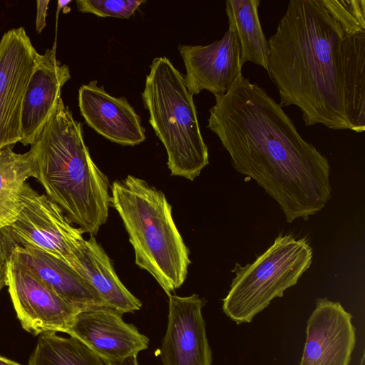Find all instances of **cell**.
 <instances>
[{
	"label": "cell",
	"instance_id": "1",
	"mask_svg": "<svg viewBox=\"0 0 365 365\" xmlns=\"http://www.w3.org/2000/svg\"><path fill=\"white\" fill-rule=\"evenodd\" d=\"M215 97L207 127L234 168L255 180L289 223L322 210L331 197L329 161L302 138L279 103L242 75Z\"/></svg>",
	"mask_w": 365,
	"mask_h": 365
},
{
	"label": "cell",
	"instance_id": "2",
	"mask_svg": "<svg viewBox=\"0 0 365 365\" xmlns=\"http://www.w3.org/2000/svg\"><path fill=\"white\" fill-rule=\"evenodd\" d=\"M344 36L322 0H290L267 40V72L278 90L279 105L299 108L306 126L350 130Z\"/></svg>",
	"mask_w": 365,
	"mask_h": 365
},
{
	"label": "cell",
	"instance_id": "3",
	"mask_svg": "<svg viewBox=\"0 0 365 365\" xmlns=\"http://www.w3.org/2000/svg\"><path fill=\"white\" fill-rule=\"evenodd\" d=\"M30 150L35 178L47 196L71 223L96 235L108 220L110 182L91 157L81 123L73 118L62 98Z\"/></svg>",
	"mask_w": 365,
	"mask_h": 365
},
{
	"label": "cell",
	"instance_id": "4",
	"mask_svg": "<svg viewBox=\"0 0 365 365\" xmlns=\"http://www.w3.org/2000/svg\"><path fill=\"white\" fill-rule=\"evenodd\" d=\"M110 188L111 205L128 234L135 264L171 294L185 282L191 263L171 205L162 191L133 175L115 180Z\"/></svg>",
	"mask_w": 365,
	"mask_h": 365
},
{
	"label": "cell",
	"instance_id": "5",
	"mask_svg": "<svg viewBox=\"0 0 365 365\" xmlns=\"http://www.w3.org/2000/svg\"><path fill=\"white\" fill-rule=\"evenodd\" d=\"M141 96L149 123L165 148L171 175L193 180L208 165L209 155L184 76L167 57H156Z\"/></svg>",
	"mask_w": 365,
	"mask_h": 365
},
{
	"label": "cell",
	"instance_id": "6",
	"mask_svg": "<svg viewBox=\"0 0 365 365\" xmlns=\"http://www.w3.org/2000/svg\"><path fill=\"white\" fill-rule=\"evenodd\" d=\"M313 251L306 238L280 234L251 264L236 263L230 289L222 300L223 312L236 324L250 323L255 315L297 284L310 267Z\"/></svg>",
	"mask_w": 365,
	"mask_h": 365
},
{
	"label": "cell",
	"instance_id": "7",
	"mask_svg": "<svg viewBox=\"0 0 365 365\" xmlns=\"http://www.w3.org/2000/svg\"><path fill=\"white\" fill-rule=\"evenodd\" d=\"M83 233L47 195L26 182L23 207L16 220L0 230V243L8 259L16 247L29 245L68 264Z\"/></svg>",
	"mask_w": 365,
	"mask_h": 365
},
{
	"label": "cell",
	"instance_id": "8",
	"mask_svg": "<svg viewBox=\"0 0 365 365\" xmlns=\"http://www.w3.org/2000/svg\"><path fill=\"white\" fill-rule=\"evenodd\" d=\"M37 54L24 27L0 40V148L21 141L23 100Z\"/></svg>",
	"mask_w": 365,
	"mask_h": 365
},
{
	"label": "cell",
	"instance_id": "9",
	"mask_svg": "<svg viewBox=\"0 0 365 365\" xmlns=\"http://www.w3.org/2000/svg\"><path fill=\"white\" fill-rule=\"evenodd\" d=\"M9 292L22 327L38 335L65 333L78 312L21 264L8 260Z\"/></svg>",
	"mask_w": 365,
	"mask_h": 365
},
{
	"label": "cell",
	"instance_id": "10",
	"mask_svg": "<svg viewBox=\"0 0 365 365\" xmlns=\"http://www.w3.org/2000/svg\"><path fill=\"white\" fill-rule=\"evenodd\" d=\"M110 307L78 312L66 334L87 346L106 365H115L137 356L148 347V338Z\"/></svg>",
	"mask_w": 365,
	"mask_h": 365
},
{
	"label": "cell",
	"instance_id": "11",
	"mask_svg": "<svg viewBox=\"0 0 365 365\" xmlns=\"http://www.w3.org/2000/svg\"><path fill=\"white\" fill-rule=\"evenodd\" d=\"M186 70L188 91L194 96L203 90L215 96L224 94L242 75L241 51L233 31L210 44L178 46Z\"/></svg>",
	"mask_w": 365,
	"mask_h": 365
},
{
	"label": "cell",
	"instance_id": "12",
	"mask_svg": "<svg viewBox=\"0 0 365 365\" xmlns=\"http://www.w3.org/2000/svg\"><path fill=\"white\" fill-rule=\"evenodd\" d=\"M351 319L339 302L318 299L307 320L299 365H349L356 344Z\"/></svg>",
	"mask_w": 365,
	"mask_h": 365
},
{
	"label": "cell",
	"instance_id": "13",
	"mask_svg": "<svg viewBox=\"0 0 365 365\" xmlns=\"http://www.w3.org/2000/svg\"><path fill=\"white\" fill-rule=\"evenodd\" d=\"M168 322L162 341L163 365H211L212 351L202 309L203 299L170 294Z\"/></svg>",
	"mask_w": 365,
	"mask_h": 365
},
{
	"label": "cell",
	"instance_id": "14",
	"mask_svg": "<svg viewBox=\"0 0 365 365\" xmlns=\"http://www.w3.org/2000/svg\"><path fill=\"white\" fill-rule=\"evenodd\" d=\"M71 78L69 67L56 56L55 47L38 53L24 94L21 116V141L31 145L53 115L61 88Z\"/></svg>",
	"mask_w": 365,
	"mask_h": 365
},
{
	"label": "cell",
	"instance_id": "15",
	"mask_svg": "<svg viewBox=\"0 0 365 365\" xmlns=\"http://www.w3.org/2000/svg\"><path fill=\"white\" fill-rule=\"evenodd\" d=\"M78 106L88 125L113 143L135 146L146 138L141 119L126 98L110 95L96 80L80 87Z\"/></svg>",
	"mask_w": 365,
	"mask_h": 365
},
{
	"label": "cell",
	"instance_id": "16",
	"mask_svg": "<svg viewBox=\"0 0 365 365\" xmlns=\"http://www.w3.org/2000/svg\"><path fill=\"white\" fill-rule=\"evenodd\" d=\"M9 259L21 264L77 312L108 307L96 290L63 259L29 245L16 247Z\"/></svg>",
	"mask_w": 365,
	"mask_h": 365
},
{
	"label": "cell",
	"instance_id": "17",
	"mask_svg": "<svg viewBox=\"0 0 365 365\" xmlns=\"http://www.w3.org/2000/svg\"><path fill=\"white\" fill-rule=\"evenodd\" d=\"M68 264L96 290L108 307L122 314L140 309L141 302L119 279L110 259L94 236L79 242Z\"/></svg>",
	"mask_w": 365,
	"mask_h": 365
},
{
	"label": "cell",
	"instance_id": "18",
	"mask_svg": "<svg viewBox=\"0 0 365 365\" xmlns=\"http://www.w3.org/2000/svg\"><path fill=\"white\" fill-rule=\"evenodd\" d=\"M344 30L346 113L350 130L362 133L365 130V29Z\"/></svg>",
	"mask_w": 365,
	"mask_h": 365
},
{
	"label": "cell",
	"instance_id": "19",
	"mask_svg": "<svg viewBox=\"0 0 365 365\" xmlns=\"http://www.w3.org/2000/svg\"><path fill=\"white\" fill-rule=\"evenodd\" d=\"M13 146L0 148V230L17 217L23 207L26 180L36 177L32 151L16 153Z\"/></svg>",
	"mask_w": 365,
	"mask_h": 365
},
{
	"label": "cell",
	"instance_id": "20",
	"mask_svg": "<svg viewBox=\"0 0 365 365\" xmlns=\"http://www.w3.org/2000/svg\"><path fill=\"white\" fill-rule=\"evenodd\" d=\"M259 0H227L225 11L228 29L240 47L242 65L251 62L267 71L269 45L259 19Z\"/></svg>",
	"mask_w": 365,
	"mask_h": 365
},
{
	"label": "cell",
	"instance_id": "21",
	"mask_svg": "<svg viewBox=\"0 0 365 365\" xmlns=\"http://www.w3.org/2000/svg\"><path fill=\"white\" fill-rule=\"evenodd\" d=\"M29 365H106L77 338L56 332L40 334Z\"/></svg>",
	"mask_w": 365,
	"mask_h": 365
},
{
	"label": "cell",
	"instance_id": "22",
	"mask_svg": "<svg viewBox=\"0 0 365 365\" xmlns=\"http://www.w3.org/2000/svg\"><path fill=\"white\" fill-rule=\"evenodd\" d=\"M144 2L142 0H77L76 7L82 13L98 16L129 19Z\"/></svg>",
	"mask_w": 365,
	"mask_h": 365
},
{
	"label": "cell",
	"instance_id": "23",
	"mask_svg": "<svg viewBox=\"0 0 365 365\" xmlns=\"http://www.w3.org/2000/svg\"><path fill=\"white\" fill-rule=\"evenodd\" d=\"M48 0L37 1H36V29L38 34L45 28L46 23V19L47 16V10L48 8Z\"/></svg>",
	"mask_w": 365,
	"mask_h": 365
},
{
	"label": "cell",
	"instance_id": "24",
	"mask_svg": "<svg viewBox=\"0 0 365 365\" xmlns=\"http://www.w3.org/2000/svg\"><path fill=\"white\" fill-rule=\"evenodd\" d=\"M8 260L4 255L0 243V290L7 286L8 282Z\"/></svg>",
	"mask_w": 365,
	"mask_h": 365
},
{
	"label": "cell",
	"instance_id": "25",
	"mask_svg": "<svg viewBox=\"0 0 365 365\" xmlns=\"http://www.w3.org/2000/svg\"><path fill=\"white\" fill-rule=\"evenodd\" d=\"M115 365H139V363L138 361L137 356H133Z\"/></svg>",
	"mask_w": 365,
	"mask_h": 365
},
{
	"label": "cell",
	"instance_id": "26",
	"mask_svg": "<svg viewBox=\"0 0 365 365\" xmlns=\"http://www.w3.org/2000/svg\"><path fill=\"white\" fill-rule=\"evenodd\" d=\"M0 365H21L14 361L0 356Z\"/></svg>",
	"mask_w": 365,
	"mask_h": 365
},
{
	"label": "cell",
	"instance_id": "27",
	"mask_svg": "<svg viewBox=\"0 0 365 365\" xmlns=\"http://www.w3.org/2000/svg\"><path fill=\"white\" fill-rule=\"evenodd\" d=\"M69 3H71V1H62V0H58V13L60 11V10L64 7L66 6L67 4H68Z\"/></svg>",
	"mask_w": 365,
	"mask_h": 365
},
{
	"label": "cell",
	"instance_id": "28",
	"mask_svg": "<svg viewBox=\"0 0 365 365\" xmlns=\"http://www.w3.org/2000/svg\"><path fill=\"white\" fill-rule=\"evenodd\" d=\"M359 365H365V355L364 353L362 355Z\"/></svg>",
	"mask_w": 365,
	"mask_h": 365
}]
</instances>
